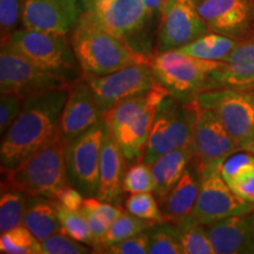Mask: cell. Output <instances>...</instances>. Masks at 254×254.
<instances>
[{
	"label": "cell",
	"mask_w": 254,
	"mask_h": 254,
	"mask_svg": "<svg viewBox=\"0 0 254 254\" xmlns=\"http://www.w3.org/2000/svg\"><path fill=\"white\" fill-rule=\"evenodd\" d=\"M107 129L101 120L66 144L68 183L85 196L97 195L103 142Z\"/></svg>",
	"instance_id": "8fae6325"
},
{
	"label": "cell",
	"mask_w": 254,
	"mask_h": 254,
	"mask_svg": "<svg viewBox=\"0 0 254 254\" xmlns=\"http://www.w3.org/2000/svg\"><path fill=\"white\" fill-rule=\"evenodd\" d=\"M27 199L28 195L26 193L1 183V193H0V232L1 233L24 225Z\"/></svg>",
	"instance_id": "4316f807"
},
{
	"label": "cell",
	"mask_w": 254,
	"mask_h": 254,
	"mask_svg": "<svg viewBox=\"0 0 254 254\" xmlns=\"http://www.w3.org/2000/svg\"><path fill=\"white\" fill-rule=\"evenodd\" d=\"M125 208L135 217L151 221L153 224H163L165 218L158 199L152 192L132 193L125 200Z\"/></svg>",
	"instance_id": "f546056e"
},
{
	"label": "cell",
	"mask_w": 254,
	"mask_h": 254,
	"mask_svg": "<svg viewBox=\"0 0 254 254\" xmlns=\"http://www.w3.org/2000/svg\"><path fill=\"white\" fill-rule=\"evenodd\" d=\"M211 32L196 7V0H166L160 11L159 52L177 50Z\"/></svg>",
	"instance_id": "5bb4252c"
},
{
	"label": "cell",
	"mask_w": 254,
	"mask_h": 254,
	"mask_svg": "<svg viewBox=\"0 0 254 254\" xmlns=\"http://www.w3.org/2000/svg\"><path fill=\"white\" fill-rule=\"evenodd\" d=\"M91 252L88 245L72 239L64 230L41 241L43 254H86Z\"/></svg>",
	"instance_id": "836d02e7"
},
{
	"label": "cell",
	"mask_w": 254,
	"mask_h": 254,
	"mask_svg": "<svg viewBox=\"0 0 254 254\" xmlns=\"http://www.w3.org/2000/svg\"><path fill=\"white\" fill-rule=\"evenodd\" d=\"M215 254H254V211L206 225Z\"/></svg>",
	"instance_id": "d6986e66"
},
{
	"label": "cell",
	"mask_w": 254,
	"mask_h": 254,
	"mask_svg": "<svg viewBox=\"0 0 254 254\" xmlns=\"http://www.w3.org/2000/svg\"><path fill=\"white\" fill-rule=\"evenodd\" d=\"M85 198L86 196L82 194L80 190L68 184L60 190L55 201L65 208L72 209V211H81Z\"/></svg>",
	"instance_id": "ab89813d"
},
{
	"label": "cell",
	"mask_w": 254,
	"mask_h": 254,
	"mask_svg": "<svg viewBox=\"0 0 254 254\" xmlns=\"http://www.w3.org/2000/svg\"><path fill=\"white\" fill-rule=\"evenodd\" d=\"M192 144V124L189 101L173 95L159 106L141 160L151 165L155 159L177 148Z\"/></svg>",
	"instance_id": "ba28073f"
},
{
	"label": "cell",
	"mask_w": 254,
	"mask_h": 254,
	"mask_svg": "<svg viewBox=\"0 0 254 254\" xmlns=\"http://www.w3.org/2000/svg\"><path fill=\"white\" fill-rule=\"evenodd\" d=\"M153 226V222L144 220V219H140L128 213L127 211H124L110 225L106 234L100 240V243L98 244V246L95 247L93 252L103 253L106 247L113 245L116 243H119L122 240H125L127 238H131L139 233H142V232L151 230Z\"/></svg>",
	"instance_id": "83f0119b"
},
{
	"label": "cell",
	"mask_w": 254,
	"mask_h": 254,
	"mask_svg": "<svg viewBox=\"0 0 254 254\" xmlns=\"http://www.w3.org/2000/svg\"><path fill=\"white\" fill-rule=\"evenodd\" d=\"M1 46H7L40 67L72 80L75 75L77 58L72 44L64 34L17 28Z\"/></svg>",
	"instance_id": "8992f818"
},
{
	"label": "cell",
	"mask_w": 254,
	"mask_h": 254,
	"mask_svg": "<svg viewBox=\"0 0 254 254\" xmlns=\"http://www.w3.org/2000/svg\"><path fill=\"white\" fill-rule=\"evenodd\" d=\"M200 189V172L193 161L186 168L179 182L159 201L165 222H177L190 215L194 208Z\"/></svg>",
	"instance_id": "7402d4cb"
},
{
	"label": "cell",
	"mask_w": 254,
	"mask_h": 254,
	"mask_svg": "<svg viewBox=\"0 0 254 254\" xmlns=\"http://www.w3.org/2000/svg\"><path fill=\"white\" fill-rule=\"evenodd\" d=\"M114 0H80L82 12L88 14H98L105 11Z\"/></svg>",
	"instance_id": "b9f144b4"
},
{
	"label": "cell",
	"mask_w": 254,
	"mask_h": 254,
	"mask_svg": "<svg viewBox=\"0 0 254 254\" xmlns=\"http://www.w3.org/2000/svg\"><path fill=\"white\" fill-rule=\"evenodd\" d=\"M90 85L101 112L120 101L150 91L158 84L150 65H133L110 74L94 75L82 73Z\"/></svg>",
	"instance_id": "4fadbf2b"
},
{
	"label": "cell",
	"mask_w": 254,
	"mask_h": 254,
	"mask_svg": "<svg viewBox=\"0 0 254 254\" xmlns=\"http://www.w3.org/2000/svg\"><path fill=\"white\" fill-rule=\"evenodd\" d=\"M195 101L217 116L241 151L254 141V91L212 88L199 93Z\"/></svg>",
	"instance_id": "52a82bcc"
},
{
	"label": "cell",
	"mask_w": 254,
	"mask_h": 254,
	"mask_svg": "<svg viewBox=\"0 0 254 254\" xmlns=\"http://www.w3.org/2000/svg\"><path fill=\"white\" fill-rule=\"evenodd\" d=\"M244 151H247V152H251V153L254 154V141L251 142V144H249L246 146L245 148H244Z\"/></svg>",
	"instance_id": "ee69618b"
},
{
	"label": "cell",
	"mask_w": 254,
	"mask_h": 254,
	"mask_svg": "<svg viewBox=\"0 0 254 254\" xmlns=\"http://www.w3.org/2000/svg\"><path fill=\"white\" fill-rule=\"evenodd\" d=\"M24 0H0V36L1 44L17 30L23 15Z\"/></svg>",
	"instance_id": "e575fe53"
},
{
	"label": "cell",
	"mask_w": 254,
	"mask_h": 254,
	"mask_svg": "<svg viewBox=\"0 0 254 254\" xmlns=\"http://www.w3.org/2000/svg\"><path fill=\"white\" fill-rule=\"evenodd\" d=\"M222 163L199 171L200 189L192 215L204 225L254 211V204L238 196L222 177Z\"/></svg>",
	"instance_id": "9c48e42d"
},
{
	"label": "cell",
	"mask_w": 254,
	"mask_h": 254,
	"mask_svg": "<svg viewBox=\"0 0 254 254\" xmlns=\"http://www.w3.org/2000/svg\"><path fill=\"white\" fill-rule=\"evenodd\" d=\"M25 99L17 93H1L0 97V133L1 135L11 127L23 109Z\"/></svg>",
	"instance_id": "d590c367"
},
{
	"label": "cell",
	"mask_w": 254,
	"mask_h": 254,
	"mask_svg": "<svg viewBox=\"0 0 254 254\" xmlns=\"http://www.w3.org/2000/svg\"><path fill=\"white\" fill-rule=\"evenodd\" d=\"M81 13L80 0H24L21 24L31 30L66 36Z\"/></svg>",
	"instance_id": "2e32d148"
},
{
	"label": "cell",
	"mask_w": 254,
	"mask_h": 254,
	"mask_svg": "<svg viewBox=\"0 0 254 254\" xmlns=\"http://www.w3.org/2000/svg\"><path fill=\"white\" fill-rule=\"evenodd\" d=\"M150 249V233L148 231L136 234L125 240L113 244L104 250L103 253L110 254H145Z\"/></svg>",
	"instance_id": "74e56055"
},
{
	"label": "cell",
	"mask_w": 254,
	"mask_h": 254,
	"mask_svg": "<svg viewBox=\"0 0 254 254\" xmlns=\"http://www.w3.org/2000/svg\"><path fill=\"white\" fill-rule=\"evenodd\" d=\"M82 214L86 218V221L88 224V227H90L92 237H93V244H92V249H95L98 246V244L100 243V240L103 239L105 234H106L107 230H109L110 225L107 222L98 217L97 214H94L91 209L82 207L81 208Z\"/></svg>",
	"instance_id": "60d3db41"
},
{
	"label": "cell",
	"mask_w": 254,
	"mask_h": 254,
	"mask_svg": "<svg viewBox=\"0 0 254 254\" xmlns=\"http://www.w3.org/2000/svg\"><path fill=\"white\" fill-rule=\"evenodd\" d=\"M125 155L113 135L107 132L103 142L99 166L97 198L107 202L119 200L123 194V178Z\"/></svg>",
	"instance_id": "44dd1931"
},
{
	"label": "cell",
	"mask_w": 254,
	"mask_h": 254,
	"mask_svg": "<svg viewBox=\"0 0 254 254\" xmlns=\"http://www.w3.org/2000/svg\"><path fill=\"white\" fill-rule=\"evenodd\" d=\"M238 196L254 204V159L227 182Z\"/></svg>",
	"instance_id": "8d00e7d4"
},
{
	"label": "cell",
	"mask_w": 254,
	"mask_h": 254,
	"mask_svg": "<svg viewBox=\"0 0 254 254\" xmlns=\"http://www.w3.org/2000/svg\"><path fill=\"white\" fill-rule=\"evenodd\" d=\"M86 14L104 30L125 39L141 31L148 19L144 0H114L101 13Z\"/></svg>",
	"instance_id": "ffe728a7"
},
{
	"label": "cell",
	"mask_w": 254,
	"mask_h": 254,
	"mask_svg": "<svg viewBox=\"0 0 254 254\" xmlns=\"http://www.w3.org/2000/svg\"><path fill=\"white\" fill-rule=\"evenodd\" d=\"M0 252L2 254H41V241L25 225L1 233Z\"/></svg>",
	"instance_id": "f1b7e54d"
},
{
	"label": "cell",
	"mask_w": 254,
	"mask_h": 254,
	"mask_svg": "<svg viewBox=\"0 0 254 254\" xmlns=\"http://www.w3.org/2000/svg\"><path fill=\"white\" fill-rule=\"evenodd\" d=\"M101 114L90 85L80 75L68 87V97L59 124L60 134L66 141L71 140L101 122Z\"/></svg>",
	"instance_id": "e0dca14e"
},
{
	"label": "cell",
	"mask_w": 254,
	"mask_h": 254,
	"mask_svg": "<svg viewBox=\"0 0 254 254\" xmlns=\"http://www.w3.org/2000/svg\"><path fill=\"white\" fill-rule=\"evenodd\" d=\"M72 49L82 73L110 74L133 65H150L151 58L125 38L110 33L82 12L71 37Z\"/></svg>",
	"instance_id": "7a4b0ae2"
},
{
	"label": "cell",
	"mask_w": 254,
	"mask_h": 254,
	"mask_svg": "<svg viewBox=\"0 0 254 254\" xmlns=\"http://www.w3.org/2000/svg\"><path fill=\"white\" fill-rule=\"evenodd\" d=\"M57 208H58L60 224H62L63 230L66 232V234L71 237L72 239L92 247L93 237H92L86 218L82 214V212L72 211V209L65 208L59 204H57Z\"/></svg>",
	"instance_id": "4dcf8cb0"
},
{
	"label": "cell",
	"mask_w": 254,
	"mask_h": 254,
	"mask_svg": "<svg viewBox=\"0 0 254 254\" xmlns=\"http://www.w3.org/2000/svg\"><path fill=\"white\" fill-rule=\"evenodd\" d=\"M150 233V254H183L178 240L176 226L172 222H163L160 226L152 227Z\"/></svg>",
	"instance_id": "1f68e13d"
},
{
	"label": "cell",
	"mask_w": 254,
	"mask_h": 254,
	"mask_svg": "<svg viewBox=\"0 0 254 254\" xmlns=\"http://www.w3.org/2000/svg\"><path fill=\"white\" fill-rule=\"evenodd\" d=\"M238 40L239 39L222 36V34L214 33V32H208L192 43L177 50L190 56L196 57V58L225 62L232 53V51L236 49Z\"/></svg>",
	"instance_id": "d4e9b609"
},
{
	"label": "cell",
	"mask_w": 254,
	"mask_h": 254,
	"mask_svg": "<svg viewBox=\"0 0 254 254\" xmlns=\"http://www.w3.org/2000/svg\"><path fill=\"white\" fill-rule=\"evenodd\" d=\"M165 1L166 0H144L146 8H147L148 18L154 15V13L160 14V11L163 8Z\"/></svg>",
	"instance_id": "7bdbcfd3"
},
{
	"label": "cell",
	"mask_w": 254,
	"mask_h": 254,
	"mask_svg": "<svg viewBox=\"0 0 254 254\" xmlns=\"http://www.w3.org/2000/svg\"><path fill=\"white\" fill-rule=\"evenodd\" d=\"M174 226L184 254H215L206 225L192 214L174 222Z\"/></svg>",
	"instance_id": "484cf974"
},
{
	"label": "cell",
	"mask_w": 254,
	"mask_h": 254,
	"mask_svg": "<svg viewBox=\"0 0 254 254\" xmlns=\"http://www.w3.org/2000/svg\"><path fill=\"white\" fill-rule=\"evenodd\" d=\"M123 192L124 193H140L154 192V179L152 174L151 165L140 161L129 166L124 173L123 178Z\"/></svg>",
	"instance_id": "d6a6232c"
},
{
	"label": "cell",
	"mask_w": 254,
	"mask_h": 254,
	"mask_svg": "<svg viewBox=\"0 0 254 254\" xmlns=\"http://www.w3.org/2000/svg\"><path fill=\"white\" fill-rule=\"evenodd\" d=\"M66 144L67 141L59 131L49 144L34 152L17 167L1 171V183L27 195L56 200L60 190L69 184L65 158Z\"/></svg>",
	"instance_id": "277c9868"
},
{
	"label": "cell",
	"mask_w": 254,
	"mask_h": 254,
	"mask_svg": "<svg viewBox=\"0 0 254 254\" xmlns=\"http://www.w3.org/2000/svg\"><path fill=\"white\" fill-rule=\"evenodd\" d=\"M208 30L240 39L254 30V0H196Z\"/></svg>",
	"instance_id": "9a60e30c"
},
{
	"label": "cell",
	"mask_w": 254,
	"mask_h": 254,
	"mask_svg": "<svg viewBox=\"0 0 254 254\" xmlns=\"http://www.w3.org/2000/svg\"><path fill=\"white\" fill-rule=\"evenodd\" d=\"M192 124L193 164L199 171L211 165L222 163L236 152L241 151L226 127L211 110L205 109L195 99L189 101Z\"/></svg>",
	"instance_id": "30bf717a"
},
{
	"label": "cell",
	"mask_w": 254,
	"mask_h": 254,
	"mask_svg": "<svg viewBox=\"0 0 254 254\" xmlns=\"http://www.w3.org/2000/svg\"><path fill=\"white\" fill-rule=\"evenodd\" d=\"M212 88L254 91V30L238 40L224 67L212 73L207 90Z\"/></svg>",
	"instance_id": "ac0fdd59"
},
{
	"label": "cell",
	"mask_w": 254,
	"mask_h": 254,
	"mask_svg": "<svg viewBox=\"0 0 254 254\" xmlns=\"http://www.w3.org/2000/svg\"><path fill=\"white\" fill-rule=\"evenodd\" d=\"M224 65L225 62L196 58L179 50L159 52L152 57L150 63L158 82L171 95L185 103L207 90L211 74Z\"/></svg>",
	"instance_id": "5b68a950"
},
{
	"label": "cell",
	"mask_w": 254,
	"mask_h": 254,
	"mask_svg": "<svg viewBox=\"0 0 254 254\" xmlns=\"http://www.w3.org/2000/svg\"><path fill=\"white\" fill-rule=\"evenodd\" d=\"M73 80L36 65L7 46L0 53V90L17 93L26 99L32 94L68 87Z\"/></svg>",
	"instance_id": "7c38bea8"
},
{
	"label": "cell",
	"mask_w": 254,
	"mask_h": 254,
	"mask_svg": "<svg viewBox=\"0 0 254 254\" xmlns=\"http://www.w3.org/2000/svg\"><path fill=\"white\" fill-rule=\"evenodd\" d=\"M68 87L43 91L25 99L18 118L1 135V171L17 167L58 134Z\"/></svg>",
	"instance_id": "6da1fadb"
},
{
	"label": "cell",
	"mask_w": 254,
	"mask_h": 254,
	"mask_svg": "<svg viewBox=\"0 0 254 254\" xmlns=\"http://www.w3.org/2000/svg\"><path fill=\"white\" fill-rule=\"evenodd\" d=\"M82 207L91 209L94 214H97L101 220L111 225L112 222L123 213L124 209L120 206H116L111 202L104 201V200L98 199L97 196H86L84 200Z\"/></svg>",
	"instance_id": "f35d334b"
},
{
	"label": "cell",
	"mask_w": 254,
	"mask_h": 254,
	"mask_svg": "<svg viewBox=\"0 0 254 254\" xmlns=\"http://www.w3.org/2000/svg\"><path fill=\"white\" fill-rule=\"evenodd\" d=\"M193 157H194V151H193V145L190 144L167 152L151 164L155 185L154 193L158 201L163 200L171 189L179 182L186 168L192 163Z\"/></svg>",
	"instance_id": "603a6c76"
},
{
	"label": "cell",
	"mask_w": 254,
	"mask_h": 254,
	"mask_svg": "<svg viewBox=\"0 0 254 254\" xmlns=\"http://www.w3.org/2000/svg\"><path fill=\"white\" fill-rule=\"evenodd\" d=\"M170 92L160 82L145 93L120 101L101 114L127 160L141 159L159 106Z\"/></svg>",
	"instance_id": "3957f363"
},
{
	"label": "cell",
	"mask_w": 254,
	"mask_h": 254,
	"mask_svg": "<svg viewBox=\"0 0 254 254\" xmlns=\"http://www.w3.org/2000/svg\"><path fill=\"white\" fill-rule=\"evenodd\" d=\"M24 225L40 241L58 233L63 227L58 217L57 202L45 196L28 195Z\"/></svg>",
	"instance_id": "cb8c5ba5"
}]
</instances>
